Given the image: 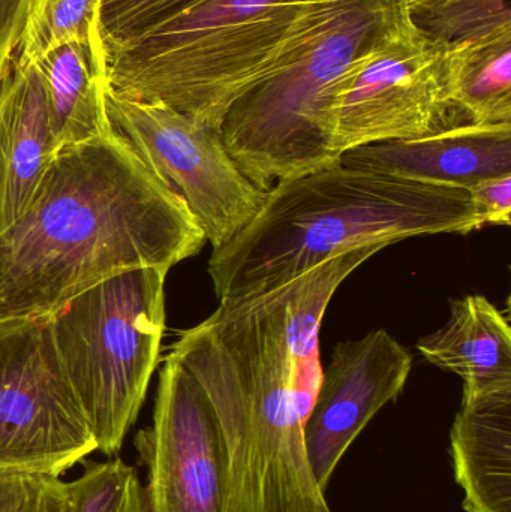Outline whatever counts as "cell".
I'll use <instances>...</instances> for the list:
<instances>
[{
  "label": "cell",
  "instance_id": "d6986e66",
  "mask_svg": "<svg viewBox=\"0 0 511 512\" xmlns=\"http://www.w3.org/2000/svg\"><path fill=\"white\" fill-rule=\"evenodd\" d=\"M102 0H30L15 60L35 65L42 56L69 42H104Z\"/></svg>",
  "mask_w": 511,
  "mask_h": 512
},
{
  "label": "cell",
  "instance_id": "30bf717a",
  "mask_svg": "<svg viewBox=\"0 0 511 512\" xmlns=\"http://www.w3.org/2000/svg\"><path fill=\"white\" fill-rule=\"evenodd\" d=\"M135 448L149 471V512H227L230 457L215 409L197 379L167 355L153 424Z\"/></svg>",
  "mask_w": 511,
  "mask_h": 512
},
{
  "label": "cell",
  "instance_id": "9c48e42d",
  "mask_svg": "<svg viewBox=\"0 0 511 512\" xmlns=\"http://www.w3.org/2000/svg\"><path fill=\"white\" fill-rule=\"evenodd\" d=\"M108 117L147 168L182 198L213 249L254 219L264 194L239 170L221 131L158 102L107 90Z\"/></svg>",
  "mask_w": 511,
  "mask_h": 512
},
{
  "label": "cell",
  "instance_id": "ffe728a7",
  "mask_svg": "<svg viewBox=\"0 0 511 512\" xmlns=\"http://www.w3.org/2000/svg\"><path fill=\"white\" fill-rule=\"evenodd\" d=\"M66 493L65 512H149L137 469L120 457L87 462L83 474L66 483Z\"/></svg>",
  "mask_w": 511,
  "mask_h": 512
},
{
  "label": "cell",
  "instance_id": "cb8c5ba5",
  "mask_svg": "<svg viewBox=\"0 0 511 512\" xmlns=\"http://www.w3.org/2000/svg\"><path fill=\"white\" fill-rule=\"evenodd\" d=\"M29 6L30 0H0V81L17 56Z\"/></svg>",
  "mask_w": 511,
  "mask_h": 512
},
{
  "label": "cell",
  "instance_id": "7a4b0ae2",
  "mask_svg": "<svg viewBox=\"0 0 511 512\" xmlns=\"http://www.w3.org/2000/svg\"><path fill=\"white\" fill-rule=\"evenodd\" d=\"M206 242L182 198L116 131L63 147L0 234V321L48 315L125 271L168 273Z\"/></svg>",
  "mask_w": 511,
  "mask_h": 512
},
{
  "label": "cell",
  "instance_id": "5bb4252c",
  "mask_svg": "<svg viewBox=\"0 0 511 512\" xmlns=\"http://www.w3.org/2000/svg\"><path fill=\"white\" fill-rule=\"evenodd\" d=\"M417 349L464 381L462 399L511 391L510 324L483 295L452 301L446 324L422 337Z\"/></svg>",
  "mask_w": 511,
  "mask_h": 512
},
{
  "label": "cell",
  "instance_id": "6da1fadb",
  "mask_svg": "<svg viewBox=\"0 0 511 512\" xmlns=\"http://www.w3.org/2000/svg\"><path fill=\"white\" fill-rule=\"evenodd\" d=\"M383 249L339 254L260 294L221 300L171 346L221 424L227 512H332L303 438L323 378L321 324L339 286Z\"/></svg>",
  "mask_w": 511,
  "mask_h": 512
},
{
  "label": "cell",
  "instance_id": "ba28073f",
  "mask_svg": "<svg viewBox=\"0 0 511 512\" xmlns=\"http://www.w3.org/2000/svg\"><path fill=\"white\" fill-rule=\"evenodd\" d=\"M96 450L50 315L0 321V471L60 478Z\"/></svg>",
  "mask_w": 511,
  "mask_h": 512
},
{
  "label": "cell",
  "instance_id": "8fae6325",
  "mask_svg": "<svg viewBox=\"0 0 511 512\" xmlns=\"http://www.w3.org/2000/svg\"><path fill=\"white\" fill-rule=\"evenodd\" d=\"M413 369V355L383 328L338 343L303 429L306 456L321 492L372 418L395 402Z\"/></svg>",
  "mask_w": 511,
  "mask_h": 512
},
{
  "label": "cell",
  "instance_id": "4fadbf2b",
  "mask_svg": "<svg viewBox=\"0 0 511 512\" xmlns=\"http://www.w3.org/2000/svg\"><path fill=\"white\" fill-rule=\"evenodd\" d=\"M57 152L38 68L14 59L0 81V234L26 209Z\"/></svg>",
  "mask_w": 511,
  "mask_h": 512
},
{
  "label": "cell",
  "instance_id": "e0dca14e",
  "mask_svg": "<svg viewBox=\"0 0 511 512\" xmlns=\"http://www.w3.org/2000/svg\"><path fill=\"white\" fill-rule=\"evenodd\" d=\"M453 107L461 123H511V33L446 47Z\"/></svg>",
  "mask_w": 511,
  "mask_h": 512
},
{
  "label": "cell",
  "instance_id": "44dd1931",
  "mask_svg": "<svg viewBox=\"0 0 511 512\" xmlns=\"http://www.w3.org/2000/svg\"><path fill=\"white\" fill-rule=\"evenodd\" d=\"M66 504L59 477L0 471V512H65Z\"/></svg>",
  "mask_w": 511,
  "mask_h": 512
},
{
  "label": "cell",
  "instance_id": "7c38bea8",
  "mask_svg": "<svg viewBox=\"0 0 511 512\" xmlns=\"http://www.w3.org/2000/svg\"><path fill=\"white\" fill-rule=\"evenodd\" d=\"M341 162L411 182L468 191L483 180L511 176V123H461L425 137L369 144L348 150Z\"/></svg>",
  "mask_w": 511,
  "mask_h": 512
},
{
  "label": "cell",
  "instance_id": "2e32d148",
  "mask_svg": "<svg viewBox=\"0 0 511 512\" xmlns=\"http://www.w3.org/2000/svg\"><path fill=\"white\" fill-rule=\"evenodd\" d=\"M35 65L59 150L113 134L105 101L108 62L104 42H69Z\"/></svg>",
  "mask_w": 511,
  "mask_h": 512
},
{
  "label": "cell",
  "instance_id": "3957f363",
  "mask_svg": "<svg viewBox=\"0 0 511 512\" xmlns=\"http://www.w3.org/2000/svg\"><path fill=\"white\" fill-rule=\"evenodd\" d=\"M480 228L465 189L339 162L269 189L254 219L213 249L207 271L216 297L227 300L260 294L365 246Z\"/></svg>",
  "mask_w": 511,
  "mask_h": 512
},
{
  "label": "cell",
  "instance_id": "5b68a950",
  "mask_svg": "<svg viewBox=\"0 0 511 512\" xmlns=\"http://www.w3.org/2000/svg\"><path fill=\"white\" fill-rule=\"evenodd\" d=\"M395 3L332 0L318 6L275 69L228 108L222 141L261 192L341 162L330 111L333 90Z\"/></svg>",
  "mask_w": 511,
  "mask_h": 512
},
{
  "label": "cell",
  "instance_id": "8992f818",
  "mask_svg": "<svg viewBox=\"0 0 511 512\" xmlns=\"http://www.w3.org/2000/svg\"><path fill=\"white\" fill-rule=\"evenodd\" d=\"M167 274L125 271L48 313L60 360L105 456L122 448L158 367Z\"/></svg>",
  "mask_w": 511,
  "mask_h": 512
},
{
  "label": "cell",
  "instance_id": "ac0fdd59",
  "mask_svg": "<svg viewBox=\"0 0 511 512\" xmlns=\"http://www.w3.org/2000/svg\"><path fill=\"white\" fill-rule=\"evenodd\" d=\"M414 27L452 47L511 33V0H398Z\"/></svg>",
  "mask_w": 511,
  "mask_h": 512
},
{
  "label": "cell",
  "instance_id": "277c9868",
  "mask_svg": "<svg viewBox=\"0 0 511 512\" xmlns=\"http://www.w3.org/2000/svg\"><path fill=\"white\" fill-rule=\"evenodd\" d=\"M332 0H194L107 45L108 89L221 129L228 108L275 69L300 24Z\"/></svg>",
  "mask_w": 511,
  "mask_h": 512
},
{
  "label": "cell",
  "instance_id": "7402d4cb",
  "mask_svg": "<svg viewBox=\"0 0 511 512\" xmlns=\"http://www.w3.org/2000/svg\"><path fill=\"white\" fill-rule=\"evenodd\" d=\"M194 0H102L101 32L105 47L122 41Z\"/></svg>",
  "mask_w": 511,
  "mask_h": 512
},
{
  "label": "cell",
  "instance_id": "603a6c76",
  "mask_svg": "<svg viewBox=\"0 0 511 512\" xmlns=\"http://www.w3.org/2000/svg\"><path fill=\"white\" fill-rule=\"evenodd\" d=\"M474 209L485 225L510 227L511 176L492 177L468 189Z\"/></svg>",
  "mask_w": 511,
  "mask_h": 512
},
{
  "label": "cell",
  "instance_id": "9a60e30c",
  "mask_svg": "<svg viewBox=\"0 0 511 512\" xmlns=\"http://www.w3.org/2000/svg\"><path fill=\"white\" fill-rule=\"evenodd\" d=\"M450 453L465 512H511V391L462 399Z\"/></svg>",
  "mask_w": 511,
  "mask_h": 512
},
{
  "label": "cell",
  "instance_id": "52a82bcc",
  "mask_svg": "<svg viewBox=\"0 0 511 512\" xmlns=\"http://www.w3.org/2000/svg\"><path fill=\"white\" fill-rule=\"evenodd\" d=\"M330 111L341 156L357 147L461 125L446 47L414 27L396 0L383 26L339 77Z\"/></svg>",
  "mask_w": 511,
  "mask_h": 512
}]
</instances>
